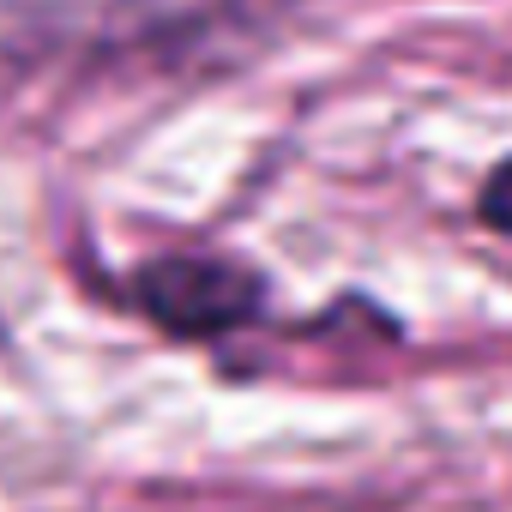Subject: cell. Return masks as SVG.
<instances>
[{
  "label": "cell",
  "mask_w": 512,
  "mask_h": 512,
  "mask_svg": "<svg viewBox=\"0 0 512 512\" xmlns=\"http://www.w3.org/2000/svg\"><path fill=\"white\" fill-rule=\"evenodd\" d=\"M139 302L157 326L205 338V332H229V326L253 320L260 278L229 266V260H157L139 278Z\"/></svg>",
  "instance_id": "1"
},
{
  "label": "cell",
  "mask_w": 512,
  "mask_h": 512,
  "mask_svg": "<svg viewBox=\"0 0 512 512\" xmlns=\"http://www.w3.org/2000/svg\"><path fill=\"white\" fill-rule=\"evenodd\" d=\"M476 205H482V223H488V229L512 235V157L488 175V187H482V199H476Z\"/></svg>",
  "instance_id": "2"
}]
</instances>
